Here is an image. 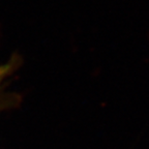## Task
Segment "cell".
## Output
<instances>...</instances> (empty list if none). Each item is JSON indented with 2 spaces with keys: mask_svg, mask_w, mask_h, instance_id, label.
Returning <instances> with one entry per match:
<instances>
[{
  "mask_svg": "<svg viewBox=\"0 0 149 149\" xmlns=\"http://www.w3.org/2000/svg\"><path fill=\"white\" fill-rule=\"evenodd\" d=\"M20 66V58L12 57L0 64V112L16 104V95L12 96L6 92L8 80Z\"/></svg>",
  "mask_w": 149,
  "mask_h": 149,
  "instance_id": "cell-1",
  "label": "cell"
}]
</instances>
